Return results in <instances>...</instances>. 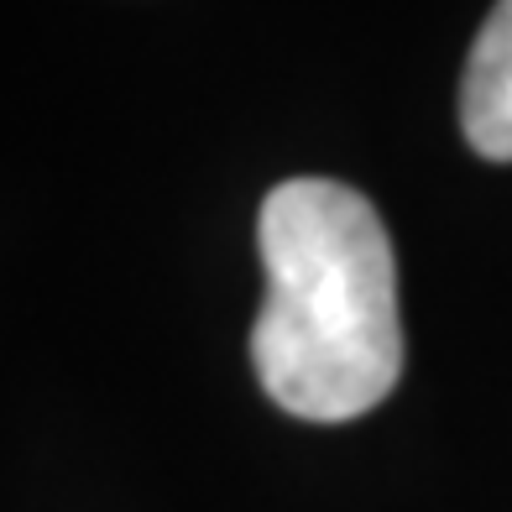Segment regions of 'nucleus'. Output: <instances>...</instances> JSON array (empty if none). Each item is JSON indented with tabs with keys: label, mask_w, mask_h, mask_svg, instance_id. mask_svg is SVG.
Returning a JSON list of instances; mask_svg holds the SVG:
<instances>
[{
	"label": "nucleus",
	"mask_w": 512,
	"mask_h": 512,
	"mask_svg": "<svg viewBox=\"0 0 512 512\" xmlns=\"http://www.w3.org/2000/svg\"><path fill=\"white\" fill-rule=\"evenodd\" d=\"M267 298L251 361L267 398L309 424L371 413L403 377L398 267L382 215L335 178H288L262 199Z\"/></svg>",
	"instance_id": "nucleus-1"
},
{
	"label": "nucleus",
	"mask_w": 512,
	"mask_h": 512,
	"mask_svg": "<svg viewBox=\"0 0 512 512\" xmlns=\"http://www.w3.org/2000/svg\"><path fill=\"white\" fill-rule=\"evenodd\" d=\"M465 142L492 162H512V0H497L471 42L460 79Z\"/></svg>",
	"instance_id": "nucleus-2"
}]
</instances>
